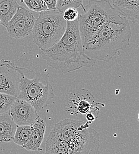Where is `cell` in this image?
Here are the masks:
<instances>
[{"mask_svg": "<svg viewBox=\"0 0 139 154\" xmlns=\"http://www.w3.org/2000/svg\"><path fill=\"white\" fill-rule=\"evenodd\" d=\"M39 52L49 66L64 74L92 67L96 62L84 53L78 19L67 21L65 33L60 40L50 48L39 49Z\"/></svg>", "mask_w": 139, "mask_h": 154, "instance_id": "obj_1", "label": "cell"}, {"mask_svg": "<svg viewBox=\"0 0 139 154\" xmlns=\"http://www.w3.org/2000/svg\"><path fill=\"white\" fill-rule=\"evenodd\" d=\"M131 30L128 20L108 22L102 26L84 46L88 57L103 62H109L124 50L130 44Z\"/></svg>", "mask_w": 139, "mask_h": 154, "instance_id": "obj_2", "label": "cell"}, {"mask_svg": "<svg viewBox=\"0 0 139 154\" xmlns=\"http://www.w3.org/2000/svg\"><path fill=\"white\" fill-rule=\"evenodd\" d=\"M17 73L18 90L16 98L29 103L39 113L55 97L48 74L17 66Z\"/></svg>", "mask_w": 139, "mask_h": 154, "instance_id": "obj_3", "label": "cell"}, {"mask_svg": "<svg viewBox=\"0 0 139 154\" xmlns=\"http://www.w3.org/2000/svg\"><path fill=\"white\" fill-rule=\"evenodd\" d=\"M87 10L79 16L80 34L83 46L104 24L122 23L127 20L121 16L108 0H90Z\"/></svg>", "mask_w": 139, "mask_h": 154, "instance_id": "obj_4", "label": "cell"}, {"mask_svg": "<svg viewBox=\"0 0 139 154\" xmlns=\"http://www.w3.org/2000/svg\"><path fill=\"white\" fill-rule=\"evenodd\" d=\"M67 21L57 9L40 12L32 30L33 43L40 50L56 44L65 33Z\"/></svg>", "mask_w": 139, "mask_h": 154, "instance_id": "obj_5", "label": "cell"}, {"mask_svg": "<svg viewBox=\"0 0 139 154\" xmlns=\"http://www.w3.org/2000/svg\"><path fill=\"white\" fill-rule=\"evenodd\" d=\"M93 96L87 90L76 89L67 93L64 103L65 111L71 115H83L93 112L98 116L100 109Z\"/></svg>", "mask_w": 139, "mask_h": 154, "instance_id": "obj_6", "label": "cell"}, {"mask_svg": "<svg viewBox=\"0 0 139 154\" xmlns=\"http://www.w3.org/2000/svg\"><path fill=\"white\" fill-rule=\"evenodd\" d=\"M35 20L32 12L19 5L14 15L4 27L10 38L21 39L32 34Z\"/></svg>", "mask_w": 139, "mask_h": 154, "instance_id": "obj_7", "label": "cell"}, {"mask_svg": "<svg viewBox=\"0 0 139 154\" xmlns=\"http://www.w3.org/2000/svg\"><path fill=\"white\" fill-rule=\"evenodd\" d=\"M67 154H93L100 152L99 133L89 126L82 129L72 140L68 142Z\"/></svg>", "mask_w": 139, "mask_h": 154, "instance_id": "obj_8", "label": "cell"}, {"mask_svg": "<svg viewBox=\"0 0 139 154\" xmlns=\"http://www.w3.org/2000/svg\"><path fill=\"white\" fill-rule=\"evenodd\" d=\"M18 77L17 66L12 62L0 60V93L17 97Z\"/></svg>", "mask_w": 139, "mask_h": 154, "instance_id": "obj_9", "label": "cell"}, {"mask_svg": "<svg viewBox=\"0 0 139 154\" xmlns=\"http://www.w3.org/2000/svg\"><path fill=\"white\" fill-rule=\"evenodd\" d=\"M8 112L17 126L31 125L39 117L33 106L25 100L18 98L14 100Z\"/></svg>", "mask_w": 139, "mask_h": 154, "instance_id": "obj_10", "label": "cell"}, {"mask_svg": "<svg viewBox=\"0 0 139 154\" xmlns=\"http://www.w3.org/2000/svg\"><path fill=\"white\" fill-rule=\"evenodd\" d=\"M89 124L87 122L84 123L76 120L66 119L57 123L49 134L64 140L68 143L74 139L82 129L89 127Z\"/></svg>", "mask_w": 139, "mask_h": 154, "instance_id": "obj_11", "label": "cell"}, {"mask_svg": "<svg viewBox=\"0 0 139 154\" xmlns=\"http://www.w3.org/2000/svg\"><path fill=\"white\" fill-rule=\"evenodd\" d=\"M119 14L128 21L139 25V0H112Z\"/></svg>", "mask_w": 139, "mask_h": 154, "instance_id": "obj_12", "label": "cell"}, {"mask_svg": "<svg viewBox=\"0 0 139 154\" xmlns=\"http://www.w3.org/2000/svg\"><path fill=\"white\" fill-rule=\"evenodd\" d=\"M46 123L39 116L31 125V133L27 143L23 147L27 151H41L40 145L46 131Z\"/></svg>", "mask_w": 139, "mask_h": 154, "instance_id": "obj_13", "label": "cell"}, {"mask_svg": "<svg viewBox=\"0 0 139 154\" xmlns=\"http://www.w3.org/2000/svg\"><path fill=\"white\" fill-rule=\"evenodd\" d=\"M17 126L8 112L0 114V143L13 141Z\"/></svg>", "mask_w": 139, "mask_h": 154, "instance_id": "obj_14", "label": "cell"}, {"mask_svg": "<svg viewBox=\"0 0 139 154\" xmlns=\"http://www.w3.org/2000/svg\"><path fill=\"white\" fill-rule=\"evenodd\" d=\"M19 6L17 0H0V24L5 26L14 15Z\"/></svg>", "mask_w": 139, "mask_h": 154, "instance_id": "obj_15", "label": "cell"}, {"mask_svg": "<svg viewBox=\"0 0 139 154\" xmlns=\"http://www.w3.org/2000/svg\"><path fill=\"white\" fill-rule=\"evenodd\" d=\"M31 133V125L17 126L13 142L22 148L27 143Z\"/></svg>", "mask_w": 139, "mask_h": 154, "instance_id": "obj_16", "label": "cell"}, {"mask_svg": "<svg viewBox=\"0 0 139 154\" xmlns=\"http://www.w3.org/2000/svg\"><path fill=\"white\" fill-rule=\"evenodd\" d=\"M83 0H58L57 9L61 13H62L66 8L69 7H73L75 8L82 7L83 11H86V8L83 4Z\"/></svg>", "mask_w": 139, "mask_h": 154, "instance_id": "obj_17", "label": "cell"}, {"mask_svg": "<svg viewBox=\"0 0 139 154\" xmlns=\"http://www.w3.org/2000/svg\"><path fill=\"white\" fill-rule=\"evenodd\" d=\"M23 2L33 11L40 13L42 11L48 10L47 5L43 0H23Z\"/></svg>", "mask_w": 139, "mask_h": 154, "instance_id": "obj_18", "label": "cell"}, {"mask_svg": "<svg viewBox=\"0 0 139 154\" xmlns=\"http://www.w3.org/2000/svg\"><path fill=\"white\" fill-rule=\"evenodd\" d=\"M16 97L0 93V114L8 112Z\"/></svg>", "mask_w": 139, "mask_h": 154, "instance_id": "obj_19", "label": "cell"}, {"mask_svg": "<svg viewBox=\"0 0 139 154\" xmlns=\"http://www.w3.org/2000/svg\"><path fill=\"white\" fill-rule=\"evenodd\" d=\"M62 16L64 19L66 21H73L76 20L78 19L79 13L77 8L69 7L66 8L62 12Z\"/></svg>", "mask_w": 139, "mask_h": 154, "instance_id": "obj_20", "label": "cell"}, {"mask_svg": "<svg viewBox=\"0 0 139 154\" xmlns=\"http://www.w3.org/2000/svg\"><path fill=\"white\" fill-rule=\"evenodd\" d=\"M49 10H57V5L58 0H43Z\"/></svg>", "mask_w": 139, "mask_h": 154, "instance_id": "obj_21", "label": "cell"}, {"mask_svg": "<svg viewBox=\"0 0 139 154\" xmlns=\"http://www.w3.org/2000/svg\"><path fill=\"white\" fill-rule=\"evenodd\" d=\"M98 118V116L93 112H89L86 115V119L87 122L89 123H92Z\"/></svg>", "mask_w": 139, "mask_h": 154, "instance_id": "obj_22", "label": "cell"}, {"mask_svg": "<svg viewBox=\"0 0 139 154\" xmlns=\"http://www.w3.org/2000/svg\"><path fill=\"white\" fill-rule=\"evenodd\" d=\"M19 1H20L21 2H23V0H19Z\"/></svg>", "mask_w": 139, "mask_h": 154, "instance_id": "obj_23", "label": "cell"}, {"mask_svg": "<svg viewBox=\"0 0 139 154\" xmlns=\"http://www.w3.org/2000/svg\"><path fill=\"white\" fill-rule=\"evenodd\" d=\"M138 120H139V115H138Z\"/></svg>", "mask_w": 139, "mask_h": 154, "instance_id": "obj_24", "label": "cell"}]
</instances>
